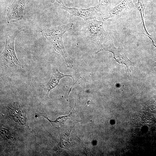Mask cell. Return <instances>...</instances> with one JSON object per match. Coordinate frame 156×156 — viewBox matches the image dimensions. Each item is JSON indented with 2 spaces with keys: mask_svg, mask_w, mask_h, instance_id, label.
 I'll list each match as a JSON object with an SVG mask.
<instances>
[{
  "mask_svg": "<svg viewBox=\"0 0 156 156\" xmlns=\"http://www.w3.org/2000/svg\"><path fill=\"white\" fill-rule=\"evenodd\" d=\"M73 24L69 23L57 27L43 29L41 32L43 36L53 45L55 51L61 55L64 58L67 66L71 68L72 62L65 49L62 36L66 32L72 29Z\"/></svg>",
  "mask_w": 156,
  "mask_h": 156,
  "instance_id": "cell-1",
  "label": "cell"
},
{
  "mask_svg": "<svg viewBox=\"0 0 156 156\" xmlns=\"http://www.w3.org/2000/svg\"><path fill=\"white\" fill-rule=\"evenodd\" d=\"M24 29V27L20 28L7 36L4 48L0 55L1 66L6 68L22 67L16 55L14 44L16 36Z\"/></svg>",
  "mask_w": 156,
  "mask_h": 156,
  "instance_id": "cell-2",
  "label": "cell"
},
{
  "mask_svg": "<svg viewBox=\"0 0 156 156\" xmlns=\"http://www.w3.org/2000/svg\"><path fill=\"white\" fill-rule=\"evenodd\" d=\"M85 29L87 35L100 47L103 45V41L108 38V33L104 30L103 23L96 19L85 22Z\"/></svg>",
  "mask_w": 156,
  "mask_h": 156,
  "instance_id": "cell-3",
  "label": "cell"
},
{
  "mask_svg": "<svg viewBox=\"0 0 156 156\" xmlns=\"http://www.w3.org/2000/svg\"><path fill=\"white\" fill-rule=\"evenodd\" d=\"M107 3L106 0H101L99 3L96 6L86 9L69 8L64 5H62V8L67 11L71 16L79 17L86 22L90 19H95L100 15L101 8L105 4Z\"/></svg>",
  "mask_w": 156,
  "mask_h": 156,
  "instance_id": "cell-4",
  "label": "cell"
},
{
  "mask_svg": "<svg viewBox=\"0 0 156 156\" xmlns=\"http://www.w3.org/2000/svg\"><path fill=\"white\" fill-rule=\"evenodd\" d=\"M100 47V49L97 52V53L102 51H108L112 53L116 62L119 64H124L126 66L128 76H129L131 70L129 67L130 66H134V63L128 58L126 52L122 45H120L117 48L113 43L110 42L108 47H105L103 45Z\"/></svg>",
  "mask_w": 156,
  "mask_h": 156,
  "instance_id": "cell-5",
  "label": "cell"
},
{
  "mask_svg": "<svg viewBox=\"0 0 156 156\" xmlns=\"http://www.w3.org/2000/svg\"><path fill=\"white\" fill-rule=\"evenodd\" d=\"M27 0H14L8 7L6 18L8 23L16 22L22 19Z\"/></svg>",
  "mask_w": 156,
  "mask_h": 156,
  "instance_id": "cell-6",
  "label": "cell"
},
{
  "mask_svg": "<svg viewBox=\"0 0 156 156\" xmlns=\"http://www.w3.org/2000/svg\"><path fill=\"white\" fill-rule=\"evenodd\" d=\"M67 76L73 78L71 75H64L61 73L56 68H53L51 77L44 87V92L46 93L48 96L50 91L58 85L60 80L63 77Z\"/></svg>",
  "mask_w": 156,
  "mask_h": 156,
  "instance_id": "cell-7",
  "label": "cell"
},
{
  "mask_svg": "<svg viewBox=\"0 0 156 156\" xmlns=\"http://www.w3.org/2000/svg\"><path fill=\"white\" fill-rule=\"evenodd\" d=\"M134 6L132 0H123L111 10L108 15L105 18L104 20L105 21L113 17L122 12L133 8Z\"/></svg>",
  "mask_w": 156,
  "mask_h": 156,
  "instance_id": "cell-8",
  "label": "cell"
},
{
  "mask_svg": "<svg viewBox=\"0 0 156 156\" xmlns=\"http://www.w3.org/2000/svg\"><path fill=\"white\" fill-rule=\"evenodd\" d=\"M12 116L15 122L19 125H24L27 123L26 115L20 106L14 102L12 107Z\"/></svg>",
  "mask_w": 156,
  "mask_h": 156,
  "instance_id": "cell-9",
  "label": "cell"
},
{
  "mask_svg": "<svg viewBox=\"0 0 156 156\" xmlns=\"http://www.w3.org/2000/svg\"><path fill=\"white\" fill-rule=\"evenodd\" d=\"M72 113H71L68 115L59 117L54 121L51 120L48 117L44 116H42L48 120L53 127L57 128L63 125L66 120L72 115Z\"/></svg>",
  "mask_w": 156,
  "mask_h": 156,
  "instance_id": "cell-10",
  "label": "cell"
},
{
  "mask_svg": "<svg viewBox=\"0 0 156 156\" xmlns=\"http://www.w3.org/2000/svg\"><path fill=\"white\" fill-rule=\"evenodd\" d=\"M0 135L3 139L5 140H11L12 138L10 131L9 130L4 128H1Z\"/></svg>",
  "mask_w": 156,
  "mask_h": 156,
  "instance_id": "cell-11",
  "label": "cell"
},
{
  "mask_svg": "<svg viewBox=\"0 0 156 156\" xmlns=\"http://www.w3.org/2000/svg\"><path fill=\"white\" fill-rule=\"evenodd\" d=\"M54 0L57 2V3L60 4L61 5H64L62 0Z\"/></svg>",
  "mask_w": 156,
  "mask_h": 156,
  "instance_id": "cell-12",
  "label": "cell"
},
{
  "mask_svg": "<svg viewBox=\"0 0 156 156\" xmlns=\"http://www.w3.org/2000/svg\"><path fill=\"white\" fill-rule=\"evenodd\" d=\"M155 3L156 2V0H154L153 1Z\"/></svg>",
  "mask_w": 156,
  "mask_h": 156,
  "instance_id": "cell-13",
  "label": "cell"
}]
</instances>
